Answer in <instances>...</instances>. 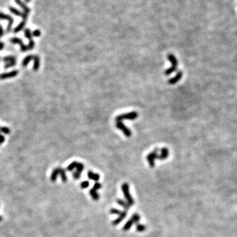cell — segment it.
Instances as JSON below:
<instances>
[{
	"instance_id": "6da1fadb",
	"label": "cell",
	"mask_w": 237,
	"mask_h": 237,
	"mask_svg": "<svg viewBox=\"0 0 237 237\" xmlns=\"http://www.w3.org/2000/svg\"><path fill=\"white\" fill-rule=\"evenodd\" d=\"M169 155V151L167 148H162L161 149H155L153 152H150L147 155L146 159L150 166L154 167L155 166V160L166 159Z\"/></svg>"
},
{
	"instance_id": "7a4b0ae2",
	"label": "cell",
	"mask_w": 237,
	"mask_h": 237,
	"mask_svg": "<svg viewBox=\"0 0 237 237\" xmlns=\"http://www.w3.org/2000/svg\"><path fill=\"white\" fill-rule=\"evenodd\" d=\"M84 169V166L82 163L74 161L72 162L69 166L67 167V170L69 171H73L74 169L76 171L73 173V177L76 180H77L80 178L81 176V173H82V171Z\"/></svg>"
},
{
	"instance_id": "3957f363",
	"label": "cell",
	"mask_w": 237,
	"mask_h": 237,
	"mask_svg": "<svg viewBox=\"0 0 237 237\" xmlns=\"http://www.w3.org/2000/svg\"><path fill=\"white\" fill-rule=\"evenodd\" d=\"M167 59H168V60L171 62V67L165 71V75L166 76H169L171 75V73H173L174 71H176L177 66H178V61H177L176 57L173 54H169L168 56H167Z\"/></svg>"
},
{
	"instance_id": "277c9868",
	"label": "cell",
	"mask_w": 237,
	"mask_h": 237,
	"mask_svg": "<svg viewBox=\"0 0 237 237\" xmlns=\"http://www.w3.org/2000/svg\"><path fill=\"white\" fill-rule=\"evenodd\" d=\"M58 175L61 176L62 181L63 182H66L67 180V177L66 176L65 171L63 169L61 168V167H58V168H56L54 171H53L51 175V181L53 182L56 181L57 177Z\"/></svg>"
},
{
	"instance_id": "5b68a950",
	"label": "cell",
	"mask_w": 237,
	"mask_h": 237,
	"mask_svg": "<svg viewBox=\"0 0 237 237\" xmlns=\"http://www.w3.org/2000/svg\"><path fill=\"white\" fill-rule=\"evenodd\" d=\"M122 191L124 194V198H126V202L128 203V205L129 206L131 207L133 206L134 203H135V201H134L133 197L131 195L130 192H129V186L128 184L127 183H124L122 185Z\"/></svg>"
},
{
	"instance_id": "8992f818",
	"label": "cell",
	"mask_w": 237,
	"mask_h": 237,
	"mask_svg": "<svg viewBox=\"0 0 237 237\" xmlns=\"http://www.w3.org/2000/svg\"><path fill=\"white\" fill-rule=\"evenodd\" d=\"M138 113L136 111H131L129 113L119 115L115 117V121H123V120H135L138 118Z\"/></svg>"
},
{
	"instance_id": "52a82bcc",
	"label": "cell",
	"mask_w": 237,
	"mask_h": 237,
	"mask_svg": "<svg viewBox=\"0 0 237 237\" xmlns=\"http://www.w3.org/2000/svg\"><path fill=\"white\" fill-rule=\"evenodd\" d=\"M140 216L137 214H135L133 216H132L131 218L128 220V221L124 225V226L123 227L124 231H128V230L131 228L132 225L134 223L137 224L138 221H140Z\"/></svg>"
},
{
	"instance_id": "ba28073f",
	"label": "cell",
	"mask_w": 237,
	"mask_h": 237,
	"mask_svg": "<svg viewBox=\"0 0 237 237\" xmlns=\"http://www.w3.org/2000/svg\"><path fill=\"white\" fill-rule=\"evenodd\" d=\"M101 187H102V184L100 183H96L94 184V187H93L90 190V194L91 196H92V199L94 201H98V200H99L100 196L99 195H98V194L97 192V190L100 189Z\"/></svg>"
},
{
	"instance_id": "9c48e42d",
	"label": "cell",
	"mask_w": 237,
	"mask_h": 237,
	"mask_svg": "<svg viewBox=\"0 0 237 237\" xmlns=\"http://www.w3.org/2000/svg\"><path fill=\"white\" fill-rule=\"evenodd\" d=\"M10 42L12 43V44H19L20 45L21 47V50L23 52L28 51V46L27 45H26L24 44V43L23 42V40L20 39V38H16V37H14V38H11L10 40Z\"/></svg>"
},
{
	"instance_id": "30bf717a",
	"label": "cell",
	"mask_w": 237,
	"mask_h": 237,
	"mask_svg": "<svg viewBox=\"0 0 237 237\" xmlns=\"http://www.w3.org/2000/svg\"><path fill=\"white\" fill-rule=\"evenodd\" d=\"M0 19H5V20H8L9 21L8 28H7V32H11L12 25H13V24L14 23L13 17H11L10 15H6V14H4L3 13H1V12H0Z\"/></svg>"
},
{
	"instance_id": "8fae6325",
	"label": "cell",
	"mask_w": 237,
	"mask_h": 237,
	"mask_svg": "<svg viewBox=\"0 0 237 237\" xmlns=\"http://www.w3.org/2000/svg\"><path fill=\"white\" fill-rule=\"evenodd\" d=\"M9 9L12 13H13L14 15H15L16 16H20V17L23 19V21H26H26H27V19H28V14H26V13H25V12L22 13V12L17 10V9L13 8V7H9Z\"/></svg>"
},
{
	"instance_id": "7c38bea8",
	"label": "cell",
	"mask_w": 237,
	"mask_h": 237,
	"mask_svg": "<svg viewBox=\"0 0 237 237\" xmlns=\"http://www.w3.org/2000/svg\"><path fill=\"white\" fill-rule=\"evenodd\" d=\"M19 74V71L16 70L12 71L9 73H4L0 75V80H5V79L9 78H13L15 76H17Z\"/></svg>"
},
{
	"instance_id": "4fadbf2b",
	"label": "cell",
	"mask_w": 237,
	"mask_h": 237,
	"mask_svg": "<svg viewBox=\"0 0 237 237\" xmlns=\"http://www.w3.org/2000/svg\"><path fill=\"white\" fill-rule=\"evenodd\" d=\"M182 76H183V72L179 71V72H177V73L176 74V75L174 76V77L171 78V79H169L168 80V83L169 84H174L179 82V80H181Z\"/></svg>"
},
{
	"instance_id": "5bb4252c",
	"label": "cell",
	"mask_w": 237,
	"mask_h": 237,
	"mask_svg": "<svg viewBox=\"0 0 237 237\" xmlns=\"http://www.w3.org/2000/svg\"><path fill=\"white\" fill-rule=\"evenodd\" d=\"M126 215H127V212H126V211L124 210L123 212H121V214L119 215L118 218L116 219L115 220H114V221H113V225H118L119 223H121L124 218H125Z\"/></svg>"
},
{
	"instance_id": "9a60e30c",
	"label": "cell",
	"mask_w": 237,
	"mask_h": 237,
	"mask_svg": "<svg viewBox=\"0 0 237 237\" xmlns=\"http://www.w3.org/2000/svg\"><path fill=\"white\" fill-rule=\"evenodd\" d=\"M15 2L16 3H17L19 6L21 7V8L23 9V11L25 13H26V14H28L30 12V8H28L27 6L26 5V4L23 2L21 0H15Z\"/></svg>"
},
{
	"instance_id": "2e32d148",
	"label": "cell",
	"mask_w": 237,
	"mask_h": 237,
	"mask_svg": "<svg viewBox=\"0 0 237 237\" xmlns=\"http://www.w3.org/2000/svg\"><path fill=\"white\" fill-rule=\"evenodd\" d=\"M34 65H33V70L34 71H37L40 67V57L38 56H34Z\"/></svg>"
},
{
	"instance_id": "e0dca14e",
	"label": "cell",
	"mask_w": 237,
	"mask_h": 237,
	"mask_svg": "<svg viewBox=\"0 0 237 237\" xmlns=\"http://www.w3.org/2000/svg\"><path fill=\"white\" fill-rule=\"evenodd\" d=\"M88 177L90 179H91V180L98 181L100 179V176L99 174L94 173H93L92 171H90L88 172Z\"/></svg>"
},
{
	"instance_id": "ac0fdd59",
	"label": "cell",
	"mask_w": 237,
	"mask_h": 237,
	"mask_svg": "<svg viewBox=\"0 0 237 237\" xmlns=\"http://www.w3.org/2000/svg\"><path fill=\"white\" fill-rule=\"evenodd\" d=\"M33 59H34V56H32V55H29V56L25 57L22 61V66L23 67H25L28 65V64L29 63L30 61L33 60Z\"/></svg>"
},
{
	"instance_id": "d6986e66",
	"label": "cell",
	"mask_w": 237,
	"mask_h": 237,
	"mask_svg": "<svg viewBox=\"0 0 237 237\" xmlns=\"http://www.w3.org/2000/svg\"><path fill=\"white\" fill-rule=\"evenodd\" d=\"M26 23V21H21V23H19V25L16 26V28H14L13 32L15 33V34H16V33H19V32H21V31L24 28V27L25 26Z\"/></svg>"
},
{
	"instance_id": "ffe728a7",
	"label": "cell",
	"mask_w": 237,
	"mask_h": 237,
	"mask_svg": "<svg viewBox=\"0 0 237 237\" xmlns=\"http://www.w3.org/2000/svg\"><path fill=\"white\" fill-rule=\"evenodd\" d=\"M117 203H119V205H121V206L124 208V210L126 211V212H128V210L129 209V207H130V206H129V205H128V203H126V201L118 199L117 200Z\"/></svg>"
},
{
	"instance_id": "44dd1931",
	"label": "cell",
	"mask_w": 237,
	"mask_h": 237,
	"mask_svg": "<svg viewBox=\"0 0 237 237\" xmlns=\"http://www.w3.org/2000/svg\"><path fill=\"white\" fill-rule=\"evenodd\" d=\"M5 63H9V62H16V58L15 56H6L2 59Z\"/></svg>"
},
{
	"instance_id": "7402d4cb",
	"label": "cell",
	"mask_w": 237,
	"mask_h": 237,
	"mask_svg": "<svg viewBox=\"0 0 237 237\" xmlns=\"http://www.w3.org/2000/svg\"><path fill=\"white\" fill-rule=\"evenodd\" d=\"M24 34H25V37L27 38V39L29 40V41L31 40H33L32 39V33H31V31L29 29V28H26L25 29V31H24Z\"/></svg>"
},
{
	"instance_id": "603a6c76",
	"label": "cell",
	"mask_w": 237,
	"mask_h": 237,
	"mask_svg": "<svg viewBox=\"0 0 237 237\" xmlns=\"http://www.w3.org/2000/svg\"><path fill=\"white\" fill-rule=\"evenodd\" d=\"M146 229V227L145 225H144L138 224V223L136 224V230H137V231L143 232L145 231Z\"/></svg>"
},
{
	"instance_id": "cb8c5ba5",
	"label": "cell",
	"mask_w": 237,
	"mask_h": 237,
	"mask_svg": "<svg viewBox=\"0 0 237 237\" xmlns=\"http://www.w3.org/2000/svg\"><path fill=\"white\" fill-rule=\"evenodd\" d=\"M16 64V62H9V63H6L4 65L5 69H8L10 67H13L15 66Z\"/></svg>"
},
{
	"instance_id": "d4e9b609",
	"label": "cell",
	"mask_w": 237,
	"mask_h": 237,
	"mask_svg": "<svg viewBox=\"0 0 237 237\" xmlns=\"http://www.w3.org/2000/svg\"><path fill=\"white\" fill-rule=\"evenodd\" d=\"M1 132L5 134V135H9V134H10L11 131L7 126H3V127H1Z\"/></svg>"
},
{
	"instance_id": "484cf974",
	"label": "cell",
	"mask_w": 237,
	"mask_h": 237,
	"mask_svg": "<svg viewBox=\"0 0 237 237\" xmlns=\"http://www.w3.org/2000/svg\"><path fill=\"white\" fill-rule=\"evenodd\" d=\"M34 45H35V44H34V40H30L29 41V43H28V50H32V49H34Z\"/></svg>"
},
{
	"instance_id": "4316f807",
	"label": "cell",
	"mask_w": 237,
	"mask_h": 237,
	"mask_svg": "<svg viewBox=\"0 0 237 237\" xmlns=\"http://www.w3.org/2000/svg\"><path fill=\"white\" fill-rule=\"evenodd\" d=\"M40 35H41V32L40 30H35L32 33V36L34 37H39Z\"/></svg>"
},
{
	"instance_id": "83f0119b",
	"label": "cell",
	"mask_w": 237,
	"mask_h": 237,
	"mask_svg": "<svg viewBox=\"0 0 237 237\" xmlns=\"http://www.w3.org/2000/svg\"><path fill=\"white\" fill-rule=\"evenodd\" d=\"M89 186V183L88 181H84L80 184V186L82 188H87Z\"/></svg>"
},
{
	"instance_id": "f1b7e54d",
	"label": "cell",
	"mask_w": 237,
	"mask_h": 237,
	"mask_svg": "<svg viewBox=\"0 0 237 237\" xmlns=\"http://www.w3.org/2000/svg\"><path fill=\"white\" fill-rule=\"evenodd\" d=\"M110 213H111V214H113L119 215L121 213V211H119V210H116V209H112V210H110Z\"/></svg>"
},
{
	"instance_id": "f546056e",
	"label": "cell",
	"mask_w": 237,
	"mask_h": 237,
	"mask_svg": "<svg viewBox=\"0 0 237 237\" xmlns=\"http://www.w3.org/2000/svg\"><path fill=\"white\" fill-rule=\"evenodd\" d=\"M4 34V31L3 29V27H2L1 25H0V38L3 36Z\"/></svg>"
},
{
	"instance_id": "4dcf8cb0",
	"label": "cell",
	"mask_w": 237,
	"mask_h": 237,
	"mask_svg": "<svg viewBox=\"0 0 237 237\" xmlns=\"http://www.w3.org/2000/svg\"><path fill=\"white\" fill-rule=\"evenodd\" d=\"M5 140V138L4 136L3 135H0V144H3Z\"/></svg>"
},
{
	"instance_id": "1f68e13d",
	"label": "cell",
	"mask_w": 237,
	"mask_h": 237,
	"mask_svg": "<svg viewBox=\"0 0 237 237\" xmlns=\"http://www.w3.org/2000/svg\"><path fill=\"white\" fill-rule=\"evenodd\" d=\"M4 46H5V45L2 42H0V51L4 48Z\"/></svg>"
},
{
	"instance_id": "d6a6232c",
	"label": "cell",
	"mask_w": 237,
	"mask_h": 237,
	"mask_svg": "<svg viewBox=\"0 0 237 237\" xmlns=\"http://www.w3.org/2000/svg\"><path fill=\"white\" fill-rule=\"evenodd\" d=\"M25 2H26V3H29V2L30 1V0H25Z\"/></svg>"
},
{
	"instance_id": "836d02e7",
	"label": "cell",
	"mask_w": 237,
	"mask_h": 237,
	"mask_svg": "<svg viewBox=\"0 0 237 237\" xmlns=\"http://www.w3.org/2000/svg\"><path fill=\"white\" fill-rule=\"evenodd\" d=\"M1 221H2V217H1V216H0V222H1Z\"/></svg>"
},
{
	"instance_id": "e575fe53",
	"label": "cell",
	"mask_w": 237,
	"mask_h": 237,
	"mask_svg": "<svg viewBox=\"0 0 237 237\" xmlns=\"http://www.w3.org/2000/svg\"><path fill=\"white\" fill-rule=\"evenodd\" d=\"M0 132H1V127H0Z\"/></svg>"
}]
</instances>
